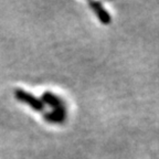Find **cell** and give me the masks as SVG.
Returning a JSON list of instances; mask_svg holds the SVG:
<instances>
[{
	"label": "cell",
	"instance_id": "obj_1",
	"mask_svg": "<svg viewBox=\"0 0 159 159\" xmlns=\"http://www.w3.org/2000/svg\"><path fill=\"white\" fill-rule=\"evenodd\" d=\"M15 97L20 101L23 104L30 106L32 109L37 111V112H42L44 109V104L42 103V101L38 97H35L33 94L27 92L22 89H17L15 91Z\"/></svg>",
	"mask_w": 159,
	"mask_h": 159
},
{
	"label": "cell",
	"instance_id": "obj_2",
	"mask_svg": "<svg viewBox=\"0 0 159 159\" xmlns=\"http://www.w3.org/2000/svg\"><path fill=\"white\" fill-rule=\"evenodd\" d=\"M40 99L42 101L43 104H47L52 107L53 111H66L65 103L63 102V99H61L57 95L51 92H44Z\"/></svg>",
	"mask_w": 159,
	"mask_h": 159
},
{
	"label": "cell",
	"instance_id": "obj_3",
	"mask_svg": "<svg viewBox=\"0 0 159 159\" xmlns=\"http://www.w3.org/2000/svg\"><path fill=\"white\" fill-rule=\"evenodd\" d=\"M89 7H91V9L93 10V12L96 15L97 19H98L101 22L104 23V25L111 23V21H112L111 15H109L108 11L103 7L102 3L97 2V1H89Z\"/></svg>",
	"mask_w": 159,
	"mask_h": 159
},
{
	"label": "cell",
	"instance_id": "obj_4",
	"mask_svg": "<svg viewBox=\"0 0 159 159\" xmlns=\"http://www.w3.org/2000/svg\"><path fill=\"white\" fill-rule=\"evenodd\" d=\"M44 119L47 122L52 123V124H60L63 123L66 118V111H51L47 112L43 115Z\"/></svg>",
	"mask_w": 159,
	"mask_h": 159
}]
</instances>
